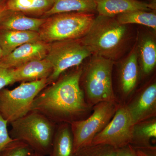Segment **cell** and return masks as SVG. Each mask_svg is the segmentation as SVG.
<instances>
[{
  "label": "cell",
  "instance_id": "obj_1",
  "mask_svg": "<svg viewBox=\"0 0 156 156\" xmlns=\"http://www.w3.org/2000/svg\"><path fill=\"white\" fill-rule=\"evenodd\" d=\"M83 72L78 68L48 85L35 98L30 111L39 112L57 125L83 119L92 107L81 88Z\"/></svg>",
  "mask_w": 156,
  "mask_h": 156
},
{
  "label": "cell",
  "instance_id": "obj_2",
  "mask_svg": "<svg viewBox=\"0 0 156 156\" xmlns=\"http://www.w3.org/2000/svg\"><path fill=\"white\" fill-rule=\"evenodd\" d=\"M128 30L115 17L98 14L81 43L92 55L114 60L123 50L127 40Z\"/></svg>",
  "mask_w": 156,
  "mask_h": 156
},
{
  "label": "cell",
  "instance_id": "obj_3",
  "mask_svg": "<svg viewBox=\"0 0 156 156\" xmlns=\"http://www.w3.org/2000/svg\"><path fill=\"white\" fill-rule=\"evenodd\" d=\"M10 124L9 133L12 139L25 143L34 152L50 155L57 124L33 111Z\"/></svg>",
  "mask_w": 156,
  "mask_h": 156
},
{
  "label": "cell",
  "instance_id": "obj_4",
  "mask_svg": "<svg viewBox=\"0 0 156 156\" xmlns=\"http://www.w3.org/2000/svg\"><path fill=\"white\" fill-rule=\"evenodd\" d=\"M94 14L68 12L46 18L38 32L40 40L48 43L79 40L88 32L95 18Z\"/></svg>",
  "mask_w": 156,
  "mask_h": 156
},
{
  "label": "cell",
  "instance_id": "obj_5",
  "mask_svg": "<svg viewBox=\"0 0 156 156\" xmlns=\"http://www.w3.org/2000/svg\"><path fill=\"white\" fill-rule=\"evenodd\" d=\"M114 61L100 56L93 55L85 70L82 79L84 93L89 106L103 101H117L112 85Z\"/></svg>",
  "mask_w": 156,
  "mask_h": 156
},
{
  "label": "cell",
  "instance_id": "obj_6",
  "mask_svg": "<svg viewBox=\"0 0 156 156\" xmlns=\"http://www.w3.org/2000/svg\"><path fill=\"white\" fill-rule=\"evenodd\" d=\"M48 86L47 80L22 83L13 89L0 90V114L9 124L30 112L36 97Z\"/></svg>",
  "mask_w": 156,
  "mask_h": 156
},
{
  "label": "cell",
  "instance_id": "obj_7",
  "mask_svg": "<svg viewBox=\"0 0 156 156\" xmlns=\"http://www.w3.org/2000/svg\"><path fill=\"white\" fill-rule=\"evenodd\" d=\"M120 105L118 101L100 102L93 106V112L87 119L70 124L74 153L92 144L95 136L107 126Z\"/></svg>",
  "mask_w": 156,
  "mask_h": 156
},
{
  "label": "cell",
  "instance_id": "obj_8",
  "mask_svg": "<svg viewBox=\"0 0 156 156\" xmlns=\"http://www.w3.org/2000/svg\"><path fill=\"white\" fill-rule=\"evenodd\" d=\"M46 58L53 68L47 80L48 85L54 83L67 70L78 66L92 55L80 39L49 43Z\"/></svg>",
  "mask_w": 156,
  "mask_h": 156
},
{
  "label": "cell",
  "instance_id": "obj_9",
  "mask_svg": "<svg viewBox=\"0 0 156 156\" xmlns=\"http://www.w3.org/2000/svg\"><path fill=\"white\" fill-rule=\"evenodd\" d=\"M134 124L125 105H120L107 126L94 137L92 144H104L120 149L131 144Z\"/></svg>",
  "mask_w": 156,
  "mask_h": 156
},
{
  "label": "cell",
  "instance_id": "obj_10",
  "mask_svg": "<svg viewBox=\"0 0 156 156\" xmlns=\"http://www.w3.org/2000/svg\"><path fill=\"white\" fill-rule=\"evenodd\" d=\"M125 106L134 125L156 117V82L148 84Z\"/></svg>",
  "mask_w": 156,
  "mask_h": 156
},
{
  "label": "cell",
  "instance_id": "obj_11",
  "mask_svg": "<svg viewBox=\"0 0 156 156\" xmlns=\"http://www.w3.org/2000/svg\"><path fill=\"white\" fill-rule=\"evenodd\" d=\"M49 44L41 40L23 44L3 56L0 64L8 68L14 69L30 62L44 58Z\"/></svg>",
  "mask_w": 156,
  "mask_h": 156
},
{
  "label": "cell",
  "instance_id": "obj_12",
  "mask_svg": "<svg viewBox=\"0 0 156 156\" xmlns=\"http://www.w3.org/2000/svg\"><path fill=\"white\" fill-rule=\"evenodd\" d=\"M96 2L98 14L108 17L137 10L152 11L156 9L155 4L138 0H96Z\"/></svg>",
  "mask_w": 156,
  "mask_h": 156
},
{
  "label": "cell",
  "instance_id": "obj_13",
  "mask_svg": "<svg viewBox=\"0 0 156 156\" xmlns=\"http://www.w3.org/2000/svg\"><path fill=\"white\" fill-rule=\"evenodd\" d=\"M46 18L30 17L5 8L0 14V30L38 32Z\"/></svg>",
  "mask_w": 156,
  "mask_h": 156
},
{
  "label": "cell",
  "instance_id": "obj_14",
  "mask_svg": "<svg viewBox=\"0 0 156 156\" xmlns=\"http://www.w3.org/2000/svg\"><path fill=\"white\" fill-rule=\"evenodd\" d=\"M53 71L50 62L46 58L33 60L13 69L15 83L33 82L48 80Z\"/></svg>",
  "mask_w": 156,
  "mask_h": 156
},
{
  "label": "cell",
  "instance_id": "obj_15",
  "mask_svg": "<svg viewBox=\"0 0 156 156\" xmlns=\"http://www.w3.org/2000/svg\"><path fill=\"white\" fill-rule=\"evenodd\" d=\"M120 69L121 91L124 96L127 97L135 89L139 79L138 55L135 48L125 59Z\"/></svg>",
  "mask_w": 156,
  "mask_h": 156
},
{
  "label": "cell",
  "instance_id": "obj_16",
  "mask_svg": "<svg viewBox=\"0 0 156 156\" xmlns=\"http://www.w3.org/2000/svg\"><path fill=\"white\" fill-rule=\"evenodd\" d=\"M40 40L37 32L0 30V47L3 56L23 44Z\"/></svg>",
  "mask_w": 156,
  "mask_h": 156
},
{
  "label": "cell",
  "instance_id": "obj_17",
  "mask_svg": "<svg viewBox=\"0 0 156 156\" xmlns=\"http://www.w3.org/2000/svg\"><path fill=\"white\" fill-rule=\"evenodd\" d=\"M73 140L70 125L61 123L57 125L50 156H74Z\"/></svg>",
  "mask_w": 156,
  "mask_h": 156
},
{
  "label": "cell",
  "instance_id": "obj_18",
  "mask_svg": "<svg viewBox=\"0 0 156 156\" xmlns=\"http://www.w3.org/2000/svg\"><path fill=\"white\" fill-rule=\"evenodd\" d=\"M52 8L43 18L60 13L80 12L92 13L96 11V0H53Z\"/></svg>",
  "mask_w": 156,
  "mask_h": 156
},
{
  "label": "cell",
  "instance_id": "obj_19",
  "mask_svg": "<svg viewBox=\"0 0 156 156\" xmlns=\"http://www.w3.org/2000/svg\"><path fill=\"white\" fill-rule=\"evenodd\" d=\"M53 0H6L5 8L28 16L42 17L53 5Z\"/></svg>",
  "mask_w": 156,
  "mask_h": 156
},
{
  "label": "cell",
  "instance_id": "obj_20",
  "mask_svg": "<svg viewBox=\"0 0 156 156\" xmlns=\"http://www.w3.org/2000/svg\"><path fill=\"white\" fill-rule=\"evenodd\" d=\"M137 53L143 73L146 75L149 74L156 64V44L152 37L145 35L142 37Z\"/></svg>",
  "mask_w": 156,
  "mask_h": 156
},
{
  "label": "cell",
  "instance_id": "obj_21",
  "mask_svg": "<svg viewBox=\"0 0 156 156\" xmlns=\"http://www.w3.org/2000/svg\"><path fill=\"white\" fill-rule=\"evenodd\" d=\"M156 139V117L134 125L131 143L134 147L151 146L152 140Z\"/></svg>",
  "mask_w": 156,
  "mask_h": 156
},
{
  "label": "cell",
  "instance_id": "obj_22",
  "mask_svg": "<svg viewBox=\"0 0 156 156\" xmlns=\"http://www.w3.org/2000/svg\"><path fill=\"white\" fill-rule=\"evenodd\" d=\"M120 24H137L156 30V14L152 11L137 10L118 15L116 17Z\"/></svg>",
  "mask_w": 156,
  "mask_h": 156
},
{
  "label": "cell",
  "instance_id": "obj_23",
  "mask_svg": "<svg viewBox=\"0 0 156 156\" xmlns=\"http://www.w3.org/2000/svg\"><path fill=\"white\" fill-rule=\"evenodd\" d=\"M118 149L107 144H91L79 149L74 156H116Z\"/></svg>",
  "mask_w": 156,
  "mask_h": 156
},
{
  "label": "cell",
  "instance_id": "obj_24",
  "mask_svg": "<svg viewBox=\"0 0 156 156\" xmlns=\"http://www.w3.org/2000/svg\"><path fill=\"white\" fill-rule=\"evenodd\" d=\"M33 152L25 143L14 140L0 151V156H28Z\"/></svg>",
  "mask_w": 156,
  "mask_h": 156
},
{
  "label": "cell",
  "instance_id": "obj_25",
  "mask_svg": "<svg viewBox=\"0 0 156 156\" xmlns=\"http://www.w3.org/2000/svg\"><path fill=\"white\" fill-rule=\"evenodd\" d=\"M8 122L0 114V151L14 140L8 131Z\"/></svg>",
  "mask_w": 156,
  "mask_h": 156
},
{
  "label": "cell",
  "instance_id": "obj_26",
  "mask_svg": "<svg viewBox=\"0 0 156 156\" xmlns=\"http://www.w3.org/2000/svg\"><path fill=\"white\" fill-rule=\"evenodd\" d=\"M14 83L13 69L8 68L0 64V90Z\"/></svg>",
  "mask_w": 156,
  "mask_h": 156
},
{
  "label": "cell",
  "instance_id": "obj_27",
  "mask_svg": "<svg viewBox=\"0 0 156 156\" xmlns=\"http://www.w3.org/2000/svg\"><path fill=\"white\" fill-rule=\"evenodd\" d=\"M137 156H156L155 146L148 147H135Z\"/></svg>",
  "mask_w": 156,
  "mask_h": 156
},
{
  "label": "cell",
  "instance_id": "obj_28",
  "mask_svg": "<svg viewBox=\"0 0 156 156\" xmlns=\"http://www.w3.org/2000/svg\"><path fill=\"white\" fill-rule=\"evenodd\" d=\"M116 156H137L135 148L131 144L125 147L118 149Z\"/></svg>",
  "mask_w": 156,
  "mask_h": 156
},
{
  "label": "cell",
  "instance_id": "obj_29",
  "mask_svg": "<svg viewBox=\"0 0 156 156\" xmlns=\"http://www.w3.org/2000/svg\"><path fill=\"white\" fill-rule=\"evenodd\" d=\"M5 9V2H0V14Z\"/></svg>",
  "mask_w": 156,
  "mask_h": 156
},
{
  "label": "cell",
  "instance_id": "obj_30",
  "mask_svg": "<svg viewBox=\"0 0 156 156\" xmlns=\"http://www.w3.org/2000/svg\"><path fill=\"white\" fill-rule=\"evenodd\" d=\"M28 156H50V155H48V156H45V155H43L40 154H39L38 153H37L35 152H33L31 153Z\"/></svg>",
  "mask_w": 156,
  "mask_h": 156
},
{
  "label": "cell",
  "instance_id": "obj_31",
  "mask_svg": "<svg viewBox=\"0 0 156 156\" xmlns=\"http://www.w3.org/2000/svg\"><path fill=\"white\" fill-rule=\"evenodd\" d=\"M3 57L2 51V49H1V47H0V61L2 59Z\"/></svg>",
  "mask_w": 156,
  "mask_h": 156
},
{
  "label": "cell",
  "instance_id": "obj_32",
  "mask_svg": "<svg viewBox=\"0 0 156 156\" xmlns=\"http://www.w3.org/2000/svg\"><path fill=\"white\" fill-rule=\"evenodd\" d=\"M150 1L151 3H152V4H155L156 5V0H149Z\"/></svg>",
  "mask_w": 156,
  "mask_h": 156
},
{
  "label": "cell",
  "instance_id": "obj_33",
  "mask_svg": "<svg viewBox=\"0 0 156 156\" xmlns=\"http://www.w3.org/2000/svg\"><path fill=\"white\" fill-rule=\"evenodd\" d=\"M4 0H0V2H2V1H3Z\"/></svg>",
  "mask_w": 156,
  "mask_h": 156
}]
</instances>
